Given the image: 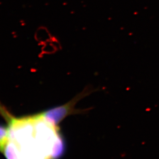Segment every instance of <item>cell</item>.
Listing matches in <instances>:
<instances>
[{
  "mask_svg": "<svg viewBox=\"0 0 159 159\" xmlns=\"http://www.w3.org/2000/svg\"><path fill=\"white\" fill-rule=\"evenodd\" d=\"M8 140H9L8 128H6L3 125H0V152L3 153Z\"/></svg>",
  "mask_w": 159,
  "mask_h": 159,
  "instance_id": "obj_2",
  "label": "cell"
},
{
  "mask_svg": "<svg viewBox=\"0 0 159 159\" xmlns=\"http://www.w3.org/2000/svg\"><path fill=\"white\" fill-rule=\"evenodd\" d=\"M95 90L90 87H85L83 90L74 97L72 99L61 106L53 107L40 113L41 117L52 125L57 127L60 122L70 115L85 113L86 110L76 109L75 106L81 100L85 98ZM88 110V109H87Z\"/></svg>",
  "mask_w": 159,
  "mask_h": 159,
  "instance_id": "obj_1",
  "label": "cell"
}]
</instances>
